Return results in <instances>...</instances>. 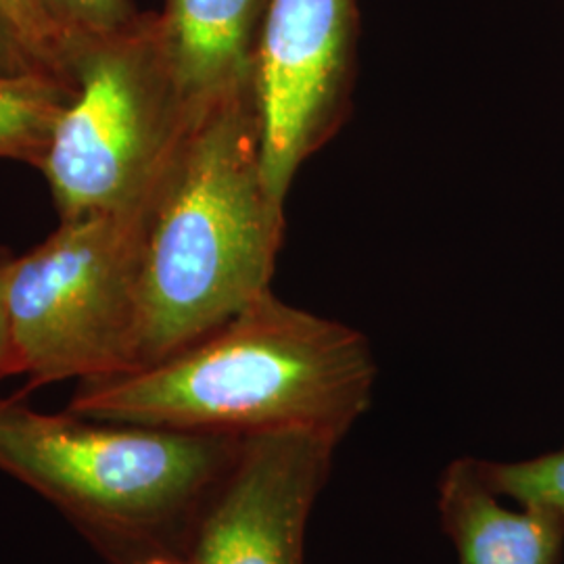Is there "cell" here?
I'll return each instance as SVG.
<instances>
[{
	"label": "cell",
	"instance_id": "8992f818",
	"mask_svg": "<svg viewBox=\"0 0 564 564\" xmlns=\"http://www.w3.org/2000/svg\"><path fill=\"white\" fill-rule=\"evenodd\" d=\"M358 0H270L253 63L263 176L286 205L300 170L341 132L354 107Z\"/></svg>",
	"mask_w": 564,
	"mask_h": 564
},
{
	"label": "cell",
	"instance_id": "7c38bea8",
	"mask_svg": "<svg viewBox=\"0 0 564 564\" xmlns=\"http://www.w3.org/2000/svg\"><path fill=\"white\" fill-rule=\"evenodd\" d=\"M0 11L13 23L21 41L25 42L28 51L44 69L72 82L67 69V51L74 34L65 32L48 15L41 0H0Z\"/></svg>",
	"mask_w": 564,
	"mask_h": 564
},
{
	"label": "cell",
	"instance_id": "ba28073f",
	"mask_svg": "<svg viewBox=\"0 0 564 564\" xmlns=\"http://www.w3.org/2000/svg\"><path fill=\"white\" fill-rule=\"evenodd\" d=\"M270 0H163V48L184 99L203 107L253 80Z\"/></svg>",
	"mask_w": 564,
	"mask_h": 564
},
{
	"label": "cell",
	"instance_id": "2e32d148",
	"mask_svg": "<svg viewBox=\"0 0 564 564\" xmlns=\"http://www.w3.org/2000/svg\"><path fill=\"white\" fill-rule=\"evenodd\" d=\"M141 564H193L186 556H172V554H165V556H153L149 561H144Z\"/></svg>",
	"mask_w": 564,
	"mask_h": 564
},
{
	"label": "cell",
	"instance_id": "5bb4252c",
	"mask_svg": "<svg viewBox=\"0 0 564 564\" xmlns=\"http://www.w3.org/2000/svg\"><path fill=\"white\" fill-rule=\"evenodd\" d=\"M15 256L0 249V383L13 375H20V364L15 354L13 328L9 316V276Z\"/></svg>",
	"mask_w": 564,
	"mask_h": 564
},
{
	"label": "cell",
	"instance_id": "277c9868",
	"mask_svg": "<svg viewBox=\"0 0 564 564\" xmlns=\"http://www.w3.org/2000/svg\"><path fill=\"white\" fill-rule=\"evenodd\" d=\"M67 67L76 95L41 165L61 220L155 188L202 109L178 88L158 13L113 34H74Z\"/></svg>",
	"mask_w": 564,
	"mask_h": 564
},
{
	"label": "cell",
	"instance_id": "9c48e42d",
	"mask_svg": "<svg viewBox=\"0 0 564 564\" xmlns=\"http://www.w3.org/2000/svg\"><path fill=\"white\" fill-rule=\"evenodd\" d=\"M437 510L460 564L561 563L563 519L540 508H506L485 481L481 460L458 458L445 466Z\"/></svg>",
	"mask_w": 564,
	"mask_h": 564
},
{
	"label": "cell",
	"instance_id": "8fae6325",
	"mask_svg": "<svg viewBox=\"0 0 564 564\" xmlns=\"http://www.w3.org/2000/svg\"><path fill=\"white\" fill-rule=\"evenodd\" d=\"M485 481L519 506L540 508L564 521V447L519 463H481Z\"/></svg>",
	"mask_w": 564,
	"mask_h": 564
},
{
	"label": "cell",
	"instance_id": "30bf717a",
	"mask_svg": "<svg viewBox=\"0 0 564 564\" xmlns=\"http://www.w3.org/2000/svg\"><path fill=\"white\" fill-rule=\"evenodd\" d=\"M74 95L76 86L51 72L0 78V158L41 170Z\"/></svg>",
	"mask_w": 564,
	"mask_h": 564
},
{
	"label": "cell",
	"instance_id": "4fadbf2b",
	"mask_svg": "<svg viewBox=\"0 0 564 564\" xmlns=\"http://www.w3.org/2000/svg\"><path fill=\"white\" fill-rule=\"evenodd\" d=\"M69 34H113L134 25L142 13L134 0H41Z\"/></svg>",
	"mask_w": 564,
	"mask_h": 564
},
{
	"label": "cell",
	"instance_id": "52a82bcc",
	"mask_svg": "<svg viewBox=\"0 0 564 564\" xmlns=\"http://www.w3.org/2000/svg\"><path fill=\"white\" fill-rule=\"evenodd\" d=\"M339 442L247 437L186 547L193 564H305V531Z\"/></svg>",
	"mask_w": 564,
	"mask_h": 564
},
{
	"label": "cell",
	"instance_id": "3957f363",
	"mask_svg": "<svg viewBox=\"0 0 564 564\" xmlns=\"http://www.w3.org/2000/svg\"><path fill=\"white\" fill-rule=\"evenodd\" d=\"M242 444L0 400V470L55 506L107 564L184 556Z\"/></svg>",
	"mask_w": 564,
	"mask_h": 564
},
{
	"label": "cell",
	"instance_id": "7a4b0ae2",
	"mask_svg": "<svg viewBox=\"0 0 564 564\" xmlns=\"http://www.w3.org/2000/svg\"><path fill=\"white\" fill-rule=\"evenodd\" d=\"M284 228V205L263 176L256 86L245 82L199 109L151 212L134 370L207 337L272 289Z\"/></svg>",
	"mask_w": 564,
	"mask_h": 564
},
{
	"label": "cell",
	"instance_id": "5b68a950",
	"mask_svg": "<svg viewBox=\"0 0 564 564\" xmlns=\"http://www.w3.org/2000/svg\"><path fill=\"white\" fill-rule=\"evenodd\" d=\"M165 178L130 203L61 220L13 260L9 316L28 389L134 370L144 235Z\"/></svg>",
	"mask_w": 564,
	"mask_h": 564
},
{
	"label": "cell",
	"instance_id": "9a60e30c",
	"mask_svg": "<svg viewBox=\"0 0 564 564\" xmlns=\"http://www.w3.org/2000/svg\"><path fill=\"white\" fill-rule=\"evenodd\" d=\"M32 72H48L44 69L34 55L28 51L25 42L21 41L18 30L9 18L0 11V78L23 76Z\"/></svg>",
	"mask_w": 564,
	"mask_h": 564
},
{
	"label": "cell",
	"instance_id": "6da1fadb",
	"mask_svg": "<svg viewBox=\"0 0 564 564\" xmlns=\"http://www.w3.org/2000/svg\"><path fill=\"white\" fill-rule=\"evenodd\" d=\"M375 384L377 360L360 330L268 289L162 362L78 384L67 412L242 440L307 433L341 444L368 412Z\"/></svg>",
	"mask_w": 564,
	"mask_h": 564
}]
</instances>
